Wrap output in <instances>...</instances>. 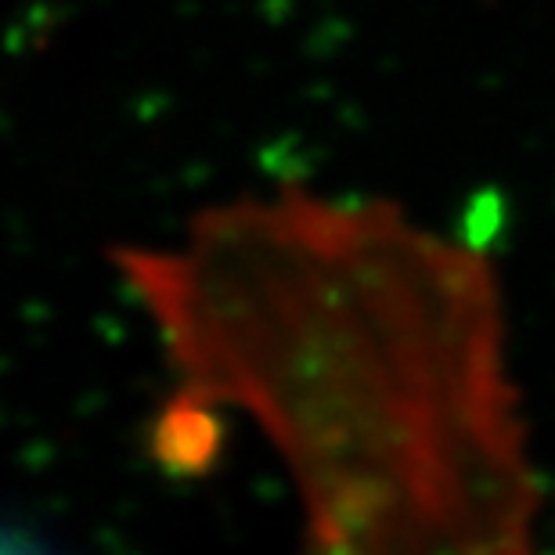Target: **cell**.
I'll return each instance as SVG.
<instances>
[{
    "label": "cell",
    "instance_id": "obj_2",
    "mask_svg": "<svg viewBox=\"0 0 555 555\" xmlns=\"http://www.w3.org/2000/svg\"><path fill=\"white\" fill-rule=\"evenodd\" d=\"M220 448V426L214 415V401L184 390L177 401L166 408V415L155 426V459L166 469L184 473V469H203Z\"/></svg>",
    "mask_w": 555,
    "mask_h": 555
},
{
    "label": "cell",
    "instance_id": "obj_1",
    "mask_svg": "<svg viewBox=\"0 0 555 555\" xmlns=\"http://www.w3.org/2000/svg\"><path fill=\"white\" fill-rule=\"evenodd\" d=\"M184 390L285 459L325 552L519 548L534 513L487 263L383 203L299 188L116 249Z\"/></svg>",
    "mask_w": 555,
    "mask_h": 555
}]
</instances>
